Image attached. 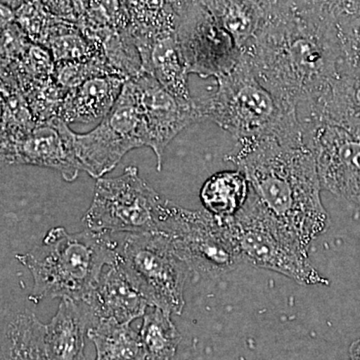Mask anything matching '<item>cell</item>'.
Wrapping results in <instances>:
<instances>
[{
    "mask_svg": "<svg viewBox=\"0 0 360 360\" xmlns=\"http://www.w3.org/2000/svg\"><path fill=\"white\" fill-rule=\"evenodd\" d=\"M224 220L243 262L283 274L300 285H328V279L310 262L309 246L270 212L251 187L243 207Z\"/></svg>",
    "mask_w": 360,
    "mask_h": 360,
    "instance_id": "cell-5",
    "label": "cell"
},
{
    "mask_svg": "<svg viewBox=\"0 0 360 360\" xmlns=\"http://www.w3.org/2000/svg\"><path fill=\"white\" fill-rule=\"evenodd\" d=\"M176 35L189 73L201 78L224 77L240 59L236 39L200 7L187 6Z\"/></svg>",
    "mask_w": 360,
    "mask_h": 360,
    "instance_id": "cell-12",
    "label": "cell"
},
{
    "mask_svg": "<svg viewBox=\"0 0 360 360\" xmlns=\"http://www.w3.org/2000/svg\"><path fill=\"white\" fill-rule=\"evenodd\" d=\"M300 123L321 188L360 210V135L330 122Z\"/></svg>",
    "mask_w": 360,
    "mask_h": 360,
    "instance_id": "cell-10",
    "label": "cell"
},
{
    "mask_svg": "<svg viewBox=\"0 0 360 360\" xmlns=\"http://www.w3.org/2000/svg\"><path fill=\"white\" fill-rule=\"evenodd\" d=\"M87 336L101 360H148L141 335L129 324L99 321L90 326Z\"/></svg>",
    "mask_w": 360,
    "mask_h": 360,
    "instance_id": "cell-21",
    "label": "cell"
},
{
    "mask_svg": "<svg viewBox=\"0 0 360 360\" xmlns=\"http://www.w3.org/2000/svg\"><path fill=\"white\" fill-rule=\"evenodd\" d=\"M141 60L142 73L150 75L167 91L184 101H193L188 89L186 60L176 32L149 37H134Z\"/></svg>",
    "mask_w": 360,
    "mask_h": 360,
    "instance_id": "cell-15",
    "label": "cell"
},
{
    "mask_svg": "<svg viewBox=\"0 0 360 360\" xmlns=\"http://www.w3.org/2000/svg\"><path fill=\"white\" fill-rule=\"evenodd\" d=\"M215 91L195 98L203 120H210L236 139L264 136L300 123L297 110L257 77L241 52L236 68L217 78Z\"/></svg>",
    "mask_w": 360,
    "mask_h": 360,
    "instance_id": "cell-4",
    "label": "cell"
},
{
    "mask_svg": "<svg viewBox=\"0 0 360 360\" xmlns=\"http://www.w3.org/2000/svg\"><path fill=\"white\" fill-rule=\"evenodd\" d=\"M91 323V315L84 302L61 300L58 312L45 326L49 360H84V333Z\"/></svg>",
    "mask_w": 360,
    "mask_h": 360,
    "instance_id": "cell-18",
    "label": "cell"
},
{
    "mask_svg": "<svg viewBox=\"0 0 360 360\" xmlns=\"http://www.w3.org/2000/svg\"><path fill=\"white\" fill-rule=\"evenodd\" d=\"M148 135V148L155 153L158 170L162 167L165 148L189 125L203 120L195 98L184 101L167 91L146 73L134 78Z\"/></svg>",
    "mask_w": 360,
    "mask_h": 360,
    "instance_id": "cell-13",
    "label": "cell"
},
{
    "mask_svg": "<svg viewBox=\"0 0 360 360\" xmlns=\"http://www.w3.org/2000/svg\"><path fill=\"white\" fill-rule=\"evenodd\" d=\"M84 302L91 315V326L103 321L130 324L143 316L150 307L116 262L103 272L96 288Z\"/></svg>",
    "mask_w": 360,
    "mask_h": 360,
    "instance_id": "cell-14",
    "label": "cell"
},
{
    "mask_svg": "<svg viewBox=\"0 0 360 360\" xmlns=\"http://www.w3.org/2000/svg\"><path fill=\"white\" fill-rule=\"evenodd\" d=\"M143 315L141 336L148 360H172L181 336L172 321V314L149 307Z\"/></svg>",
    "mask_w": 360,
    "mask_h": 360,
    "instance_id": "cell-22",
    "label": "cell"
},
{
    "mask_svg": "<svg viewBox=\"0 0 360 360\" xmlns=\"http://www.w3.org/2000/svg\"><path fill=\"white\" fill-rule=\"evenodd\" d=\"M117 248L108 234L89 229L70 233L58 226L47 232L40 245L16 258L32 274L33 302L61 298L84 302L104 267L116 262Z\"/></svg>",
    "mask_w": 360,
    "mask_h": 360,
    "instance_id": "cell-3",
    "label": "cell"
},
{
    "mask_svg": "<svg viewBox=\"0 0 360 360\" xmlns=\"http://www.w3.org/2000/svg\"><path fill=\"white\" fill-rule=\"evenodd\" d=\"M158 232L170 241L191 269L229 271L243 262L224 220L206 210H186L165 200Z\"/></svg>",
    "mask_w": 360,
    "mask_h": 360,
    "instance_id": "cell-9",
    "label": "cell"
},
{
    "mask_svg": "<svg viewBox=\"0 0 360 360\" xmlns=\"http://www.w3.org/2000/svg\"><path fill=\"white\" fill-rule=\"evenodd\" d=\"M115 262L150 307L181 314L191 266L165 236L158 232L127 234L118 243Z\"/></svg>",
    "mask_w": 360,
    "mask_h": 360,
    "instance_id": "cell-6",
    "label": "cell"
},
{
    "mask_svg": "<svg viewBox=\"0 0 360 360\" xmlns=\"http://www.w3.org/2000/svg\"><path fill=\"white\" fill-rule=\"evenodd\" d=\"M148 148V135L134 80L123 85L112 110L96 129L75 135V153L82 170L101 179L135 148Z\"/></svg>",
    "mask_w": 360,
    "mask_h": 360,
    "instance_id": "cell-8",
    "label": "cell"
},
{
    "mask_svg": "<svg viewBox=\"0 0 360 360\" xmlns=\"http://www.w3.org/2000/svg\"><path fill=\"white\" fill-rule=\"evenodd\" d=\"M127 79L120 75H99L68 90L58 116L66 123H91L103 120L122 94Z\"/></svg>",
    "mask_w": 360,
    "mask_h": 360,
    "instance_id": "cell-17",
    "label": "cell"
},
{
    "mask_svg": "<svg viewBox=\"0 0 360 360\" xmlns=\"http://www.w3.org/2000/svg\"><path fill=\"white\" fill-rule=\"evenodd\" d=\"M165 200L135 167L125 168L120 176L97 179L91 205L82 222L96 233H153L158 231Z\"/></svg>",
    "mask_w": 360,
    "mask_h": 360,
    "instance_id": "cell-7",
    "label": "cell"
},
{
    "mask_svg": "<svg viewBox=\"0 0 360 360\" xmlns=\"http://www.w3.org/2000/svg\"><path fill=\"white\" fill-rule=\"evenodd\" d=\"M75 135L59 116L28 129H2L1 160L51 168L66 181H75L82 170L75 153Z\"/></svg>",
    "mask_w": 360,
    "mask_h": 360,
    "instance_id": "cell-11",
    "label": "cell"
},
{
    "mask_svg": "<svg viewBox=\"0 0 360 360\" xmlns=\"http://www.w3.org/2000/svg\"><path fill=\"white\" fill-rule=\"evenodd\" d=\"M300 122H326L360 135V77L338 73L326 89L297 111Z\"/></svg>",
    "mask_w": 360,
    "mask_h": 360,
    "instance_id": "cell-16",
    "label": "cell"
},
{
    "mask_svg": "<svg viewBox=\"0 0 360 360\" xmlns=\"http://www.w3.org/2000/svg\"><path fill=\"white\" fill-rule=\"evenodd\" d=\"M322 15L330 21L360 13V0H311Z\"/></svg>",
    "mask_w": 360,
    "mask_h": 360,
    "instance_id": "cell-24",
    "label": "cell"
},
{
    "mask_svg": "<svg viewBox=\"0 0 360 360\" xmlns=\"http://www.w3.org/2000/svg\"><path fill=\"white\" fill-rule=\"evenodd\" d=\"M349 359L350 360H360V338L350 345Z\"/></svg>",
    "mask_w": 360,
    "mask_h": 360,
    "instance_id": "cell-26",
    "label": "cell"
},
{
    "mask_svg": "<svg viewBox=\"0 0 360 360\" xmlns=\"http://www.w3.org/2000/svg\"><path fill=\"white\" fill-rule=\"evenodd\" d=\"M250 193V182L240 170H226L206 180L201 187L200 198L206 212L226 219L243 207Z\"/></svg>",
    "mask_w": 360,
    "mask_h": 360,
    "instance_id": "cell-20",
    "label": "cell"
},
{
    "mask_svg": "<svg viewBox=\"0 0 360 360\" xmlns=\"http://www.w3.org/2000/svg\"><path fill=\"white\" fill-rule=\"evenodd\" d=\"M132 6L144 20H155L165 11V0H131Z\"/></svg>",
    "mask_w": 360,
    "mask_h": 360,
    "instance_id": "cell-25",
    "label": "cell"
},
{
    "mask_svg": "<svg viewBox=\"0 0 360 360\" xmlns=\"http://www.w3.org/2000/svg\"><path fill=\"white\" fill-rule=\"evenodd\" d=\"M96 360H101V359H97V357H96Z\"/></svg>",
    "mask_w": 360,
    "mask_h": 360,
    "instance_id": "cell-27",
    "label": "cell"
},
{
    "mask_svg": "<svg viewBox=\"0 0 360 360\" xmlns=\"http://www.w3.org/2000/svg\"><path fill=\"white\" fill-rule=\"evenodd\" d=\"M241 52L260 82L297 111L338 73L335 26L311 0H277Z\"/></svg>",
    "mask_w": 360,
    "mask_h": 360,
    "instance_id": "cell-1",
    "label": "cell"
},
{
    "mask_svg": "<svg viewBox=\"0 0 360 360\" xmlns=\"http://www.w3.org/2000/svg\"><path fill=\"white\" fill-rule=\"evenodd\" d=\"M225 160L245 175L267 208L307 246L328 231L321 184L302 123L253 139L236 141Z\"/></svg>",
    "mask_w": 360,
    "mask_h": 360,
    "instance_id": "cell-2",
    "label": "cell"
},
{
    "mask_svg": "<svg viewBox=\"0 0 360 360\" xmlns=\"http://www.w3.org/2000/svg\"><path fill=\"white\" fill-rule=\"evenodd\" d=\"M205 4L240 51L257 35L269 11L260 0H205Z\"/></svg>",
    "mask_w": 360,
    "mask_h": 360,
    "instance_id": "cell-19",
    "label": "cell"
},
{
    "mask_svg": "<svg viewBox=\"0 0 360 360\" xmlns=\"http://www.w3.org/2000/svg\"><path fill=\"white\" fill-rule=\"evenodd\" d=\"M338 73L360 77V13L335 21Z\"/></svg>",
    "mask_w": 360,
    "mask_h": 360,
    "instance_id": "cell-23",
    "label": "cell"
}]
</instances>
